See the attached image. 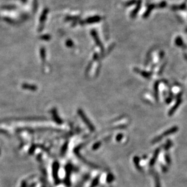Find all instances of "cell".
Segmentation results:
<instances>
[{
    "instance_id": "11",
    "label": "cell",
    "mask_w": 187,
    "mask_h": 187,
    "mask_svg": "<svg viewBox=\"0 0 187 187\" xmlns=\"http://www.w3.org/2000/svg\"><path fill=\"white\" fill-rule=\"evenodd\" d=\"M114 179H115V177H114V176L113 175V174H112V173H109L107 176V182L108 183H112L114 180Z\"/></svg>"
},
{
    "instance_id": "16",
    "label": "cell",
    "mask_w": 187,
    "mask_h": 187,
    "mask_svg": "<svg viewBox=\"0 0 187 187\" xmlns=\"http://www.w3.org/2000/svg\"><path fill=\"white\" fill-rule=\"evenodd\" d=\"M161 167H162V172H163V173H167V172L168 170L167 167L165 166V165H162Z\"/></svg>"
},
{
    "instance_id": "12",
    "label": "cell",
    "mask_w": 187,
    "mask_h": 187,
    "mask_svg": "<svg viewBox=\"0 0 187 187\" xmlns=\"http://www.w3.org/2000/svg\"><path fill=\"white\" fill-rule=\"evenodd\" d=\"M101 144H102V142L101 141L96 142L95 143H94V145H93L92 149L93 150H98V148L101 146Z\"/></svg>"
},
{
    "instance_id": "7",
    "label": "cell",
    "mask_w": 187,
    "mask_h": 187,
    "mask_svg": "<svg viewBox=\"0 0 187 187\" xmlns=\"http://www.w3.org/2000/svg\"><path fill=\"white\" fill-rule=\"evenodd\" d=\"M180 103H181V101H180V100H178V101H177V102L176 103V104L174 105L172 108H171V109H170V110L169 113H168V115H169L170 116H172L173 114L174 113V112H176V110H177V108L179 107V105H180Z\"/></svg>"
},
{
    "instance_id": "13",
    "label": "cell",
    "mask_w": 187,
    "mask_h": 187,
    "mask_svg": "<svg viewBox=\"0 0 187 187\" xmlns=\"http://www.w3.org/2000/svg\"><path fill=\"white\" fill-rule=\"evenodd\" d=\"M165 162H167L168 165H170L171 163V157L170 156L169 153H165Z\"/></svg>"
},
{
    "instance_id": "17",
    "label": "cell",
    "mask_w": 187,
    "mask_h": 187,
    "mask_svg": "<svg viewBox=\"0 0 187 187\" xmlns=\"http://www.w3.org/2000/svg\"><path fill=\"white\" fill-rule=\"evenodd\" d=\"M42 39L45 40H49L50 39V36H49V35H45V36H42Z\"/></svg>"
},
{
    "instance_id": "4",
    "label": "cell",
    "mask_w": 187,
    "mask_h": 187,
    "mask_svg": "<svg viewBox=\"0 0 187 187\" xmlns=\"http://www.w3.org/2000/svg\"><path fill=\"white\" fill-rule=\"evenodd\" d=\"M151 174H152L154 179V182H155V187H161V185H160V178H159V176L156 171L151 170L150 171Z\"/></svg>"
},
{
    "instance_id": "5",
    "label": "cell",
    "mask_w": 187,
    "mask_h": 187,
    "mask_svg": "<svg viewBox=\"0 0 187 187\" xmlns=\"http://www.w3.org/2000/svg\"><path fill=\"white\" fill-rule=\"evenodd\" d=\"M58 169H59V165L58 162H55L53 165V177L55 179V181L58 180Z\"/></svg>"
},
{
    "instance_id": "15",
    "label": "cell",
    "mask_w": 187,
    "mask_h": 187,
    "mask_svg": "<svg viewBox=\"0 0 187 187\" xmlns=\"http://www.w3.org/2000/svg\"><path fill=\"white\" fill-rule=\"evenodd\" d=\"M122 138H123V134L122 133L118 134L116 136V139L117 142H120Z\"/></svg>"
},
{
    "instance_id": "6",
    "label": "cell",
    "mask_w": 187,
    "mask_h": 187,
    "mask_svg": "<svg viewBox=\"0 0 187 187\" xmlns=\"http://www.w3.org/2000/svg\"><path fill=\"white\" fill-rule=\"evenodd\" d=\"M133 162L135 165L136 168L138 171H142V168L140 165V158L137 156H134L133 157Z\"/></svg>"
},
{
    "instance_id": "9",
    "label": "cell",
    "mask_w": 187,
    "mask_h": 187,
    "mask_svg": "<svg viewBox=\"0 0 187 187\" xmlns=\"http://www.w3.org/2000/svg\"><path fill=\"white\" fill-rule=\"evenodd\" d=\"M99 176H98L95 177V179L93 180V181L91 183V185L90 186V187H96L97 185H98L99 183Z\"/></svg>"
},
{
    "instance_id": "10",
    "label": "cell",
    "mask_w": 187,
    "mask_h": 187,
    "mask_svg": "<svg viewBox=\"0 0 187 187\" xmlns=\"http://www.w3.org/2000/svg\"><path fill=\"white\" fill-rule=\"evenodd\" d=\"M172 145H173V142L171 141L170 140L168 139L167 141V142L166 143H165V145H164V147H163V148H164L165 150H168L170 149V148L171 147H172Z\"/></svg>"
},
{
    "instance_id": "8",
    "label": "cell",
    "mask_w": 187,
    "mask_h": 187,
    "mask_svg": "<svg viewBox=\"0 0 187 187\" xmlns=\"http://www.w3.org/2000/svg\"><path fill=\"white\" fill-rule=\"evenodd\" d=\"M23 88L25 89H29L31 90H36L37 89V87L36 86H33V85H29V84H23Z\"/></svg>"
},
{
    "instance_id": "14",
    "label": "cell",
    "mask_w": 187,
    "mask_h": 187,
    "mask_svg": "<svg viewBox=\"0 0 187 187\" xmlns=\"http://www.w3.org/2000/svg\"><path fill=\"white\" fill-rule=\"evenodd\" d=\"M53 115H54V119L55 120V121L57 122L58 123H61L62 121L60 120V119L59 118L58 116V115H56V113L55 112V110H53Z\"/></svg>"
},
{
    "instance_id": "3",
    "label": "cell",
    "mask_w": 187,
    "mask_h": 187,
    "mask_svg": "<svg viewBox=\"0 0 187 187\" xmlns=\"http://www.w3.org/2000/svg\"><path fill=\"white\" fill-rule=\"evenodd\" d=\"M160 148H157L156 149V150L154 151L153 156V157H151V160H150L149 162V165L150 167H153L154 166V164H155L156 162L157 157H158L159 153H160Z\"/></svg>"
},
{
    "instance_id": "2",
    "label": "cell",
    "mask_w": 187,
    "mask_h": 187,
    "mask_svg": "<svg viewBox=\"0 0 187 187\" xmlns=\"http://www.w3.org/2000/svg\"><path fill=\"white\" fill-rule=\"evenodd\" d=\"M78 114L80 116V117H81V119H82L84 122L86 123V126H87V127L89 128L90 131H92V132H94L95 130V127L93 126V125L92 124V123L90 121L89 119L87 118V117L85 115L84 113L83 112V111L82 110H78Z\"/></svg>"
},
{
    "instance_id": "1",
    "label": "cell",
    "mask_w": 187,
    "mask_h": 187,
    "mask_svg": "<svg viewBox=\"0 0 187 187\" xmlns=\"http://www.w3.org/2000/svg\"><path fill=\"white\" fill-rule=\"evenodd\" d=\"M178 130H179V128L177 127V126L173 127L170 128V129H168L167 130L164 131V132H163V133H162L160 135H159L158 136L156 137L155 138H154L152 140V141H151V143H156L159 142H160V140H161L163 138H164V137L168 136L170 135V134L175 133L176 132H177V131H178Z\"/></svg>"
}]
</instances>
